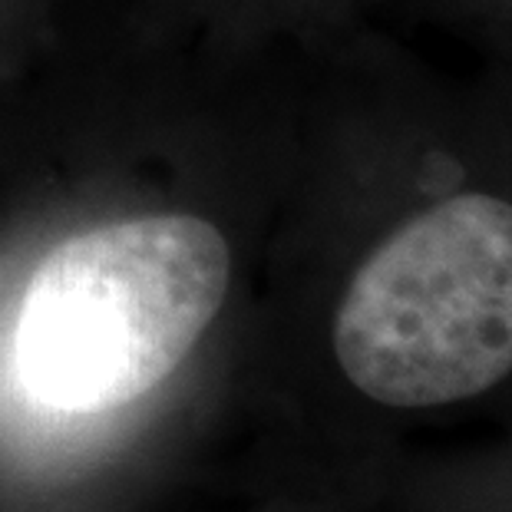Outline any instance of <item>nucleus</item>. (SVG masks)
I'll return each instance as SVG.
<instances>
[{
  "mask_svg": "<svg viewBox=\"0 0 512 512\" xmlns=\"http://www.w3.org/2000/svg\"><path fill=\"white\" fill-rule=\"evenodd\" d=\"M232 285L219 225L152 212L83 228L30 275L14 328L17 384L53 413H106L152 394L212 328Z\"/></svg>",
  "mask_w": 512,
  "mask_h": 512,
  "instance_id": "f257e3e1",
  "label": "nucleus"
},
{
  "mask_svg": "<svg viewBox=\"0 0 512 512\" xmlns=\"http://www.w3.org/2000/svg\"><path fill=\"white\" fill-rule=\"evenodd\" d=\"M334 354L364 397L403 410L512 374V202L453 195L387 235L344 291Z\"/></svg>",
  "mask_w": 512,
  "mask_h": 512,
  "instance_id": "f03ea898",
  "label": "nucleus"
}]
</instances>
